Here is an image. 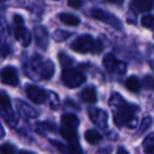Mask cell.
<instances>
[{"label":"cell","instance_id":"4fadbf2b","mask_svg":"<svg viewBox=\"0 0 154 154\" xmlns=\"http://www.w3.org/2000/svg\"><path fill=\"white\" fill-rule=\"evenodd\" d=\"M15 38L22 47H29L32 42V35L23 26H17L15 30Z\"/></svg>","mask_w":154,"mask_h":154},{"label":"cell","instance_id":"4316f807","mask_svg":"<svg viewBox=\"0 0 154 154\" xmlns=\"http://www.w3.org/2000/svg\"><path fill=\"white\" fill-rule=\"evenodd\" d=\"M50 107L52 109H57L58 106H59V99H58V96L55 94L54 92H50Z\"/></svg>","mask_w":154,"mask_h":154},{"label":"cell","instance_id":"52a82bcc","mask_svg":"<svg viewBox=\"0 0 154 154\" xmlns=\"http://www.w3.org/2000/svg\"><path fill=\"white\" fill-rule=\"evenodd\" d=\"M103 64L106 70L112 74L124 75L127 72V63L118 60L113 54H107L103 57Z\"/></svg>","mask_w":154,"mask_h":154},{"label":"cell","instance_id":"f546056e","mask_svg":"<svg viewBox=\"0 0 154 154\" xmlns=\"http://www.w3.org/2000/svg\"><path fill=\"white\" fill-rule=\"evenodd\" d=\"M152 124V118L151 117H145L143 119V122H141L140 124V132H143V131H146L148 128H149L150 126H151Z\"/></svg>","mask_w":154,"mask_h":154},{"label":"cell","instance_id":"6da1fadb","mask_svg":"<svg viewBox=\"0 0 154 154\" xmlns=\"http://www.w3.org/2000/svg\"><path fill=\"white\" fill-rule=\"evenodd\" d=\"M109 106L113 112L114 124L117 127H128L134 129L137 126L138 107L129 103L118 93H113L109 99Z\"/></svg>","mask_w":154,"mask_h":154},{"label":"cell","instance_id":"2e32d148","mask_svg":"<svg viewBox=\"0 0 154 154\" xmlns=\"http://www.w3.org/2000/svg\"><path fill=\"white\" fill-rule=\"evenodd\" d=\"M80 98L84 101L89 103H95L97 101V94L96 90L93 87H88L84 89L80 93Z\"/></svg>","mask_w":154,"mask_h":154},{"label":"cell","instance_id":"8992f818","mask_svg":"<svg viewBox=\"0 0 154 154\" xmlns=\"http://www.w3.org/2000/svg\"><path fill=\"white\" fill-rule=\"evenodd\" d=\"M90 15L92 16L94 19L98 20V21H101L106 24H109L112 28L116 29V30H122V22L119 21L116 16H114L113 14L108 13L105 10L101 9H92L90 11Z\"/></svg>","mask_w":154,"mask_h":154},{"label":"cell","instance_id":"ffe728a7","mask_svg":"<svg viewBox=\"0 0 154 154\" xmlns=\"http://www.w3.org/2000/svg\"><path fill=\"white\" fill-rule=\"evenodd\" d=\"M85 138L90 145H96L99 141H101L103 137L96 130H88L85 133Z\"/></svg>","mask_w":154,"mask_h":154},{"label":"cell","instance_id":"e575fe53","mask_svg":"<svg viewBox=\"0 0 154 154\" xmlns=\"http://www.w3.org/2000/svg\"><path fill=\"white\" fill-rule=\"evenodd\" d=\"M1 1H5V0H1Z\"/></svg>","mask_w":154,"mask_h":154},{"label":"cell","instance_id":"5b68a950","mask_svg":"<svg viewBox=\"0 0 154 154\" xmlns=\"http://www.w3.org/2000/svg\"><path fill=\"white\" fill-rule=\"evenodd\" d=\"M0 106H1V116L3 120L12 128H15L18 124L17 116L15 115L13 111V108L11 105L9 96L7 95L5 91H1V96H0Z\"/></svg>","mask_w":154,"mask_h":154},{"label":"cell","instance_id":"f1b7e54d","mask_svg":"<svg viewBox=\"0 0 154 154\" xmlns=\"http://www.w3.org/2000/svg\"><path fill=\"white\" fill-rule=\"evenodd\" d=\"M16 152V149L11 143H3L1 146V153L2 154H13Z\"/></svg>","mask_w":154,"mask_h":154},{"label":"cell","instance_id":"484cf974","mask_svg":"<svg viewBox=\"0 0 154 154\" xmlns=\"http://www.w3.org/2000/svg\"><path fill=\"white\" fill-rule=\"evenodd\" d=\"M141 24L145 28L154 30V16L152 15H146L141 18Z\"/></svg>","mask_w":154,"mask_h":154},{"label":"cell","instance_id":"44dd1931","mask_svg":"<svg viewBox=\"0 0 154 154\" xmlns=\"http://www.w3.org/2000/svg\"><path fill=\"white\" fill-rule=\"evenodd\" d=\"M126 88L131 92L137 93L140 90V82L137 79V77L135 76H130L129 78H127L126 80Z\"/></svg>","mask_w":154,"mask_h":154},{"label":"cell","instance_id":"d4e9b609","mask_svg":"<svg viewBox=\"0 0 154 154\" xmlns=\"http://www.w3.org/2000/svg\"><path fill=\"white\" fill-rule=\"evenodd\" d=\"M143 87L146 90H154V77L146 75L143 78Z\"/></svg>","mask_w":154,"mask_h":154},{"label":"cell","instance_id":"cb8c5ba5","mask_svg":"<svg viewBox=\"0 0 154 154\" xmlns=\"http://www.w3.org/2000/svg\"><path fill=\"white\" fill-rule=\"evenodd\" d=\"M58 59L60 61V64L62 66V68H68V66H71L73 63H74V60L73 58H71L70 56H68L66 54H64L63 52H60L58 54Z\"/></svg>","mask_w":154,"mask_h":154},{"label":"cell","instance_id":"836d02e7","mask_svg":"<svg viewBox=\"0 0 154 154\" xmlns=\"http://www.w3.org/2000/svg\"><path fill=\"white\" fill-rule=\"evenodd\" d=\"M117 152H118V153H120V152H124V153H128V151H127L126 149H124V148H122V149H119Z\"/></svg>","mask_w":154,"mask_h":154},{"label":"cell","instance_id":"7a4b0ae2","mask_svg":"<svg viewBox=\"0 0 154 154\" xmlns=\"http://www.w3.org/2000/svg\"><path fill=\"white\" fill-rule=\"evenodd\" d=\"M24 74L32 80H49L55 72L52 60L39 54H34L24 62Z\"/></svg>","mask_w":154,"mask_h":154},{"label":"cell","instance_id":"9c48e42d","mask_svg":"<svg viewBox=\"0 0 154 154\" xmlns=\"http://www.w3.org/2000/svg\"><path fill=\"white\" fill-rule=\"evenodd\" d=\"M88 115L91 122L101 130L108 129V113L98 108H89Z\"/></svg>","mask_w":154,"mask_h":154},{"label":"cell","instance_id":"7c38bea8","mask_svg":"<svg viewBox=\"0 0 154 154\" xmlns=\"http://www.w3.org/2000/svg\"><path fill=\"white\" fill-rule=\"evenodd\" d=\"M34 37L37 47L40 48L43 51L48 50L50 42V36L45 26H36L34 29Z\"/></svg>","mask_w":154,"mask_h":154},{"label":"cell","instance_id":"83f0119b","mask_svg":"<svg viewBox=\"0 0 154 154\" xmlns=\"http://www.w3.org/2000/svg\"><path fill=\"white\" fill-rule=\"evenodd\" d=\"M147 59L149 64L154 71V45H151L147 49Z\"/></svg>","mask_w":154,"mask_h":154},{"label":"cell","instance_id":"1f68e13d","mask_svg":"<svg viewBox=\"0 0 154 154\" xmlns=\"http://www.w3.org/2000/svg\"><path fill=\"white\" fill-rule=\"evenodd\" d=\"M103 1H105V2H107V3H111V5H118V7H120V5H124L125 0H103Z\"/></svg>","mask_w":154,"mask_h":154},{"label":"cell","instance_id":"603a6c76","mask_svg":"<svg viewBox=\"0 0 154 154\" xmlns=\"http://www.w3.org/2000/svg\"><path fill=\"white\" fill-rule=\"evenodd\" d=\"M143 148L146 153H153L154 152V133H151L145 137L143 141Z\"/></svg>","mask_w":154,"mask_h":154},{"label":"cell","instance_id":"5bb4252c","mask_svg":"<svg viewBox=\"0 0 154 154\" xmlns=\"http://www.w3.org/2000/svg\"><path fill=\"white\" fill-rule=\"evenodd\" d=\"M79 126V119L75 114L73 113H66L61 116V127L72 130H77Z\"/></svg>","mask_w":154,"mask_h":154},{"label":"cell","instance_id":"8fae6325","mask_svg":"<svg viewBox=\"0 0 154 154\" xmlns=\"http://www.w3.org/2000/svg\"><path fill=\"white\" fill-rule=\"evenodd\" d=\"M16 109H17L19 115L21 117L26 118V119H34V118L38 117L39 115L37 110H35L32 106L24 103L21 99H17L16 100Z\"/></svg>","mask_w":154,"mask_h":154},{"label":"cell","instance_id":"7402d4cb","mask_svg":"<svg viewBox=\"0 0 154 154\" xmlns=\"http://www.w3.org/2000/svg\"><path fill=\"white\" fill-rule=\"evenodd\" d=\"M72 36V33L68 32V31H64V30H61V29H57L53 32L52 34V37L55 41L57 42H62V41L66 40L68 38Z\"/></svg>","mask_w":154,"mask_h":154},{"label":"cell","instance_id":"30bf717a","mask_svg":"<svg viewBox=\"0 0 154 154\" xmlns=\"http://www.w3.org/2000/svg\"><path fill=\"white\" fill-rule=\"evenodd\" d=\"M1 82L3 85H9L12 87H16L19 84V76L18 71L14 66H5L1 71Z\"/></svg>","mask_w":154,"mask_h":154},{"label":"cell","instance_id":"ba28073f","mask_svg":"<svg viewBox=\"0 0 154 154\" xmlns=\"http://www.w3.org/2000/svg\"><path fill=\"white\" fill-rule=\"evenodd\" d=\"M26 92L29 98L37 105L45 103V101H49L50 99V91L43 90V89L39 88L38 86L29 85V86H26Z\"/></svg>","mask_w":154,"mask_h":154},{"label":"cell","instance_id":"e0dca14e","mask_svg":"<svg viewBox=\"0 0 154 154\" xmlns=\"http://www.w3.org/2000/svg\"><path fill=\"white\" fill-rule=\"evenodd\" d=\"M59 19L62 23L70 26H76L80 23V19L78 16L73 15L70 13H61L59 14Z\"/></svg>","mask_w":154,"mask_h":154},{"label":"cell","instance_id":"d6a6232c","mask_svg":"<svg viewBox=\"0 0 154 154\" xmlns=\"http://www.w3.org/2000/svg\"><path fill=\"white\" fill-rule=\"evenodd\" d=\"M14 21H15V23H17V24H22V23H23V19H22V17H21V16H19V15L14 16Z\"/></svg>","mask_w":154,"mask_h":154},{"label":"cell","instance_id":"4dcf8cb0","mask_svg":"<svg viewBox=\"0 0 154 154\" xmlns=\"http://www.w3.org/2000/svg\"><path fill=\"white\" fill-rule=\"evenodd\" d=\"M69 7H71L72 9H80L84 5L82 0H68Z\"/></svg>","mask_w":154,"mask_h":154},{"label":"cell","instance_id":"277c9868","mask_svg":"<svg viewBox=\"0 0 154 154\" xmlns=\"http://www.w3.org/2000/svg\"><path fill=\"white\" fill-rule=\"evenodd\" d=\"M61 79L66 87L75 89L84 85L87 78L84 73H82L80 71L66 68L61 73Z\"/></svg>","mask_w":154,"mask_h":154},{"label":"cell","instance_id":"9a60e30c","mask_svg":"<svg viewBox=\"0 0 154 154\" xmlns=\"http://www.w3.org/2000/svg\"><path fill=\"white\" fill-rule=\"evenodd\" d=\"M153 7L152 0H131V9L137 13L149 12Z\"/></svg>","mask_w":154,"mask_h":154},{"label":"cell","instance_id":"d590c367","mask_svg":"<svg viewBox=\"0 0 154 154\" xmlns=\"http://www.w3.org/2000/svg\"><path fill=\"white\" fill-rule=\"evenodd\" d=\"M153 38H154V35H153Z\"/></svg>","mask_w":154,"mask_h":154},{"label":"cell","instance_id":"ac0fdd59","mask_svg":"<svg viewBox=\"0 0 154 154\" xmlns=\"http://www.w3.org/2000/svg\"><path fill=\"white\" fill-rule=\"evenodd\" d=\"M59 132H60V135H61L66 140H68L70 143H76L77 130H72V129H68V128H64V127L60 126Z\"/></svg>","mask_w":154,"mask_h":154},{"label":"cell","instance_id":"d6986e66","mask_svg":"<svg viewBox=\"0 0 154 154\" xmlns=\"http://www.w3.org/2000/svg\"><path fill=\"white\" fill-rule=\"evenodd\" d=\"M56 126L54 122H37L36 124V132L39 134L45 135L48 132H55Z\"/></svg>","mask_w":154,"mask_h":154},{"label":"cell","instance_id":"3957f363","mask_svg":"<svg viewBox=\"0 0 154 154\" xmlns=\"http://www.w3.org/2000/svg\"><path fill=\"white\" fill-rule=\"evenodd\" d=\"M71 49L73 51L80 54H97L103 51V42L98 39L93 38L91 35H80L77 37L72 43H71Z\"/></svg>","mask_w":154,"mask_h":154}]
</instances>
